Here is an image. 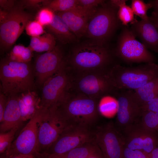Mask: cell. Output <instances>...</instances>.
<instances>
[{
    "label": "cell",
    "instance_id": "26",
    "mask_svg": "<svg viewBox=\"0 0 158 158\" xmlns=\"http://www.w3.org/2000/svg\"><path fill=\"white\" fill-rule=\"evenodd\" d=\"M43 7L48 8L55 13L67 11L78 6V0H44Z\"/></svg>",
    "mask_w": 158,
    "mask_h": 158
},
{
    "label": "cell",
    "instance_id": "8",
    "mask_svg": "<svg viewBox=\"0 0 158 158\" xmlns=\"http://www.w3.org/2000/svg\"><path fill=\"white\" fill-rule=\"evenodd\" d=\"M32 18V15L18 4L9 12L6 19L0 24L1 52L10 49Z\"/></svg>",
    "mask_w": 158,
    "mask_h": 158
},
{
    "label": "cell",
    "instance_id": "11",
    "mask_svg": "<svg viewBox=\"0 0 158 158\" xmlns=\"http://www.w3.org/2000/svg\"><path fill=\"white\" fill-rule=\"evenodd\" d=\"M66 65L43 84L40 97L41 107L49 109L58 106L68 93L70 83Z\"/></svg>",
    "mask_w": 158,
    "mask_h": 158
},
{
    "label": "cell",
    "instance_id": "29",
    "mask_svg": "<svg viewBox=\"0 0 158 158\" xmlns=\"http://www.w3.org/2000/svg\"><path fill=\"white\" fill-rule=\"evenodd\" d=\"M130 7L134 14L139 16L141 19L145 20L149 18L147 15V11L149 9L152 8L150 3H146L142 0H132Z\"/></svg>",
    "mask_w": 158,
    "mask_h": 158
},
{
    "label": "cell",
    "instance_id": "7",
    "mask_svg": "<svg viewBox=\"0 0 158 158\" xmlns=\"http://www.w3.org/2000/svg\"><path fill=\"white\" fill-rule=\"evenodd\" d=\"M69 125L61 115L58 106L47 109L39 123L38 154L45 153Z\"/></svg>",
    "mask_w": 158,
    "mask_h": 158
},
{
    "label": "cell",
    "instance_id": "37",
    "mask_svg": "<svg viewBox=\"0 0 158 158\" xmlns=\"http://www.w3.org/2000/svg\"><path fill=\"white\" fill-rule=\"evenodd\" d=\"M15 1L13 0H0V9L9 11L15 6Z\"/></svg>",
    "mask_w": 158,
    "mask_h": 158
},
{
    "label": "cell",
    "instance_id": "43",
    "mask_svg": "<svg viewBox=\"0 0 158 158\" xmlns=\"http://www.w3.org/2000/svg\"><path fill=\"white\" fill-rule=\"evenodd\" d=\"M149 17L158 29V13H152L151 16Z\"/></svg>",
    "mask_w": 158,
    "mask_h": 158
},
{
    "label": "cell",
    "instance_id": "24",
    "mask_svg": "<svg viewBox=\"0 0 158 158\" xmlns=\"http://www.w3.org/2000/svg\"><path fill=\"white\" fill-rule=\"evenodd\" d=\"M56 40L54 36L48 32L39 36L31 37L28 47L33 51H49L56 47Z\"/></svg>",
    "mask_w": 158,
    "mask_h": 158
},
{
    "label": "cell",
    "instance_id": "21",
    "mask_svg": "<svg viewBox=\"0 0 158 158\" xmlns=\"http://www.w3.org/2000/svg\"><path fill=\"white\" fill-rule=\"evenodd\" d=\"M46 27L48 32L52 34L62 44L74 42L77 41L75 35L61 18L56 13L52 22Z\"/></svg>",
    "mask_w": 158,
    "mask_h": 158
},
{
    "label": "cell",
    "instance_id": "6",
    "mask_svg": "<svg viewBox=\"0 0 158 158\" xmlns=\"http://www.w3.org/2000/svg\"><path fill=\"white\" fill-rule=\"evenodd\" d=\"M119 60L126 63L154 62V56L142 43L137 40L130 28L125 26L122 29L114 50Z\"/></svg>",
    "mask_w": 158,
    "mask_h": 158
},
{
    "label": "cell",
    "instance_id": "28",
    "mask_svg": "<svg viewBox=\"0 0 158 158\" xmlns=\"http://www.w3.org/2000/svg\"><path fill=\"white\" fill-rule=\"evenodd\" d=\"M134 13L131 7L126 3L121 5L118 8L117 16L118 19L122 25L127 26L129 23L131 24L135 19Z\"/></svg>",
    "mask_w": 158,
    "mask_h": 158
},
{
    "label": "cell",
    "instance_id": "13",
    "mask_svg": "<svg viewBox=\"0 0 158 158\" xmlns=\"http://www.w3.org/2000/svg\"><path fill=\"white\" fill-rule=\"evenodd\" d=\"M94 138V131L90 128L71 125L60 134L44 153L49 155L62 154L90 141Z\"/></svg>",
    "mask_w": 158,
    "mask_h": 158
},
{
    "label": "cell",
    "instance_id": "32",
    "mask_svg": "<svg viewBox=\"0 0 158 158\" xmlns=\"http://www.w3.org/2000/svg\"><path fill=\"white\" fill-rule=\"evenodd\" d=\"M25 30L27 34L31 37L39 36L45 33L44 26L36 20L30 21Z\"/></svg>",
    "mask_w": 158,
    "mask_h": 158
},
{
    "label": "cell",
    "instance_id": "10",
    "mask_svg": "<svg viewBox=\"0 0 158 158\" xmlns=\"http://www.w3.org/2000/svg\"><path fill=\"white\" fill-rule=\"evenodd\" d=\"M77 82L80 93L97 99L110 94L115 95L119 90L113 85L107 72L102 70L81 72Z\"/></svg>",
    "mask_w": 158,
    "mask_h": 158
},
{
    "label": "cell",
    "instance_id": "30",
    "mask_svg": "<svg viewBox=\"0 0 158 158\" xmlns=\"http://www.w3.org/2000/svg\"><path fill=\"white\" fill-rule=\"evenodd\" d=\"M19 127H15L10 130L0 133V153H4L12 144L16 133Z\"/></svg>",
    "mask_w": 158,
    "mask_h": 158
},
{
    "label": "cell",
    "instance_id": "23",
    "mask_svg": "<svg viewBox=\"0 0 158 158\" xmlns=\"http://www.w3.org/2000/svg\"><path fill=\"white\" fill-rule=\"evenodd\" d=\"M135 98L141 107L158 96V78L134 90Z\"/></svg>",
    "mask_w": 158,
    "mask_h": 158
},
{
    "label": "cell",
    "instance_id": "38",
    "mask_svg": "<svg viewBox=\"0 0 158 158\" xmlns=\"http://www.w3.org/2000/svg\"><path fill=\"white\" fill-rule=\"evenodd\" d=\"M147 154L142 151L133 150L130 158H147Z\"/></svg>",
    "mask_w": 158,
    "mask_h": 158
},
{
    "label": "cell",
    "instance_id": "33",
    "mask_svg": "<svg viewBox=\"0 0 158 158\" xmlns=\"http://www.w3.org/2000/svg\"><path fill=\"white\" fill-rule=\"evenodd\" d=\"M105 2L103 0H78V6L86 9H93Z\"/></svg>",
    "mask_w": 158,
    "mask_h": 158
},
{
    "label": "cell",
    "instance_id": "19",
    "mask_svg": "<svg viewBox=\"0 0 158 158\" xmlns=\"http://www.w3.org/2000/svg\"><path fill=\"white\" fill-rule=\"evenodd\" d=\"M18 94L7 95V104L0 123V133L8 131L15 127L20 128L23 122L18 105Z\"/></svg>",
    "mask_w": 158,
    "mask_h": 158
},
{
    "label": "cell",
    "instance_id": "17",
    "mask_svg": "<svg viewBox=\"0 0 158 158\" xmlns=\"http://www.w3.org/2000/svg\"><path fill=\"white\" fill-rule=\"evenodd\" d=\"M97 8L88 10L77 6L67 11L55 13L61 18L79 38L85 35L89 21Z\"/></svg>",
    "mask_w": 158,
    "mask_h": 158
},
{
    "label": "cell",
    "instance_id": "34",
    "mask_svg": "<svg viewBox=\"0 0 158 158\" xmlns=\"http://www.w3.org/2000/svg\"><path fill=\"white\" fill-rule=\"evenodd\" d=\"M44 0H21L18 4L24 9H37L43 7L42 3Z\"/></svg>",
    "mask_w": 158,
    "mask_h": 158
},
{
    "label": "cell",
    "instance_id": "3",
    "mask_svg": "<svg viewBox=\"0 0 158 158\" xmlns=\"http://www.w3.org/2000/svg\"><path fill=\"white\" fill-rule=\"evenodd\" d=\"M58 107L61 115L70 125H79L90 128L98 117L97 99L81 93L72 96L68 93Z\"/></svg>",
    "mask_w": 158,
    "mask_h": 158
},
{
    "label": "cell",
    "instance_id": "1",
    "mask_svg": "<svg viewBox=\"0 0 158 158\" xmlns=\"http://www.w3.org/2000/svg\"><path fill=\"white\" fill-rule=\"evenodd\" d=\"M114 57H117L114 51H111L105 45L89 41L75 47L69 60L71 65L81 73L95 70L107 72L118 64L113 63Z\"/></svg>",
    "mask_w": 158,
    "mask_h": 158
},
{
    "label": "cell",
    "instance_id": "16",
    "mask_svg": "<svg viewBox=\"0 0 158 158\" xmlns=\"http://www.w3.org/2000/svg\"><path fill=\"white\" fill-rule=\"evenodd\" d=\"M125 146L133 150L150 153L158 145V134L140 125L134 124L123 130Z\"/></svg>",
    "mask_w": 158,
    "mask_h": 158
},
{
    "label": "cell",
    "instance_id": "39",
    "mask_svg": "<svg viewBox=\"0 0 158 158\" xmlns=\"http://www.w3.org/2000/svg\"><path fill=\"white\" fill-rule=\"evenodd\" d=\"M87 158H104L100 150L97 146L95 150L90 154Z\"/></svg>",
    "mask_w": 158,
    "mask_h": 158
},
{
    "label": "cell",
    "instance_id": "25",
    "mask_svg": "<svg viewBox=\"0 0 158 158\" xmlns=\"http://www.w3.org/2000/svg\"><path fill=\"white\" fill-rule=\"evenodd\" d=\"M33 52L28 46L26 47L22 45H16L11 49L6 57L14 61L30 62L33 56Z\"/></svg>",
    "mask_w": 158,
    "mask_h": 158
},
{
    "label": "cell",
    "instance_id": "45",
    "mask_svg": "<svg viewBox=\"0 0 158 158\" xmlns=\"http://www.w3.org/2000/svg\"><path fill=\"white\" fill-rule=\"evenodd\" d=\"M0 158H8L7 156H6L4 153L2 154L0 156Z\"/></svg>",
    "mask_w": 158,
    "mask_h": 158
},
{
    "label": "cell",
    "instance_id": "20",
    "mask_svg": "<svg viewBox=\"0 0 158 158\" xmlns=\"http://www.w3.org/2000/svg\"><path fill=\"white\" fill-rule=\"evenodd\" d=\"M18 103L23 122L31 119L40 108L41 98L35 90L18 94Z\"/></svg>",
    "mask_w": 158,
    "mask_h": 158
},
{
    "label": "cell",
    "instance_id": "42",
    "mask_svg": "<svg viewBox=\"0 0 158 158\" xmlns=\"http://www.w3.org/2000/svg\"><path fill=\"white\" fill-rule=\"evenodd\" d=\"M9 12L0 8V24L6 19Z\"/></svg>",
    "mask_w": 158,
    "mask_h": 158
},
{
    "label": "cell",
    "instance_id": "36",
    "mask_svg": "<svg viewBox=\"0 0 158 158\" xmlns=\"http://www.w3.org/2000/svg\"><path fill=\"white\" fill-rule=\"evenodd\" d=\"M8 96L0 91V122L3 119L4 111L7 104Z\"/></svg>",
    "mask_w": 158,
    "mask_h": 158
},
{
    "label": "cell",
    "instance_id": "46",
    "mask_svg": "<svg viewBox=\"0 0 158 158\" xmlns=\"http://www.w3.org/2000/svg\"><path fill=\"white\" fill-rule=\"evenodd\" d=\"M147 158H148V157H147Z\"/></svg>",
    "mask_w": 158,
    "mask_h": 158
},
{
    "label": "cell",
    "instance_id": "9",
    "mask_svg": "<svg viewBox=\"0 0 158 158\" xmlns=\"http://www.w3.org/2000/svg\"><path fill=\"white\" fill-rule=\"evenodd\" d=\"M47 109L40 107L38 110L4 153L6 155L21 154L37 156L39 123Z\"/></svg>",
    "mask_w": 158,
    "mask_h": 158
},
{
    "label": "cell",
    "instance_id": "41",
    "mask_svg": "<svg viewBox=\"0 0 158 158\" xmlns=\"http://www.w3.org/2000/svg\"><path fill=\"white\" fill-rule=\"evenodd\" d=\"M148 3H150L153 9L152 13H158V0H150Z\"/></svg>",
    "mask_w": 158,
    "mask_h": 158
},
{
    "label": "cell",
    "instance_id": "15",
    "mask_svg": "<svg viewBox=\"0 0 158 158\" xmlns=\"http://www.w3.org/2000/svg\"><path fill=\"white\" fill-rule=\"evenodd\" d=\"M65 64L62 50L58 46L52 51L38 56L33 65L35 85L42 87L48 78Z\"/></svg>",
    "mask_w": 158,
    "mask_h": 158
},
{
    "label": "cell",
    "instance_id": "5",
    "mask_svg": "<svg viewBox=\"0 0 158 158\" xmlns=\"http://www.w3.org/2000/svg\"><path fill=\"white\" fill-rule=\"evenodd\" d=\"M101 6L97 8L89 20L85 35L90 39V41L105 46L122 24L117 17L118 8L110 2H104Z\"/></svg>",
    "mask_w": 158,
    "mask_h": 158
},
{
    "label": "cell",
    "instance_id": "22",
    "mask_svg": "<svg viewBox=\"0 0 158 158\" xmlns=\"http://www.w3.org/2000/svg\"><path fill=\"white\" fill-rule=\"evenodd\" d=\"M97 146L94 139L65 153L59 155L42 153L37 158H87Z\"/></svg>",
    "mask_w": 158,
    "mask_h": 158
},
{
    "label": "cell",
    "instance_id": "27",
    "mask_svg": "<svg viewBox=\"0 0 158 158\" xmlns=\"http://www.w3.org/2000/svg\"><path fill=\"white\" fill-rule=\"evenodd\" d=\"M140 118L141 126L158 134V112L143 111Z\"/></svg>",
    "mask_w": 158,
    "mask_h": 158
},
{
    "label": "cell",
    "instance_id": "2",
    "mask_svg": "<svg viewBox=\"0 0 158 158\" xmlns=\"http://www.w3.org/2000/svg\"><path fill=\"white\" fill-rule=\"evenodd\" d=\"M0 91L6 95L34 90L35 77L30 62H19L6 57L0 61Z\"/></svg>",
    "mask_w": 158,
    "mask_h": 158
},
{
    "label": "cell",
    "instance_id": "4",
    "mask_svg": "<svg viewBox=\"0 0 158 158\" xmlns=\"http://www.w3.org/2000/svg\"><path fill=\"white\" fill-rule=\"evenodd\" d=\"M107 74L117 89L135 90L158 78V65L153 62L127 67L118 64L109 69Z\"/></svg>",
    "mask_w": 158,
    "mask_h": 158
},
{
    "label": "cell",
    "instance_id": "31",
    "mask_svg": "<svg viewBox=\"0 0 158 158\" xmlns=\"http://www.w3.org/2000/svg\"><path fill=\"white\" fill-rule=\"evenodd\" d=\"M55 13L50 9L42 7L37 14L36 20L43 26H47L53 21Z\"/></svg>",
    "mask_w": 158,
    "mask_h": 158
},
{
    "label": "cell",
    "instance_id": "12",
    "mask_svg": "<svg viewBox=\"0 0 158 158\" xmlns=\"http://www.w3.org/2000/svg\"><path fill=\"white\" fill-rule=\"evenodd\" d=\"M93 131L94 140L104 158H123L124 138L113 122L98 127Z\"/></svg>",
    "mask_w": 158,
    "mask_h": 158
},
{
    "label": "cell",
    "instance_id": "18",
    "mask_svg": "<svg viewBox=\"0 0 158 158\" xmlns=\"http://www.w3.org/2000/svg\"><path fill=\"white\" fill-rule=\"evenodd\" d=\"M130 30L148 49L158 53V29L149 17L147 19H135L131 24Z\"/></svg>",
    "mask_w": 158,
    "mask_h": 158
},
{
    "label": "cell",
    "instance_id": "40",
    "mask_svg": "<svg viewBox=\"0 0 158 158\" xmlns=\"http://www.w3.org/2000/svg\"><path fill=\"white\" fill-rule=\"evenodd\" d=\"M7 156L8 158H36V157L33 155H24L21 154H13Z\"/></svg>",
    "mask_w": 158,
    "mask_h": 158
},
{
    "label": "cell",
    "instance_id": "35",
    "mask_svg": "<svg viewBox=\"0 0 158 158\" xmlns=\"http://www.w3.org/2000/svg\"><path fill=\"white\" fill-rule=\"evenodd\" d=\"M142 111L158 112V96L141 107Z\"/></svg>",
    "mask_w": 158,
    "mask_h": 158
},
{
    "label": "cell",
    "instance_id": "44",
    "mask_svg": "<svg viewBox=\"0 0 158 158\" xmlns=\"http://www.w3.org/2000/svg\"><path fill=\"white\" fill-rule=\"evenodd\" d=\"M149 158H158V147L155 148L150 153L147 155Z\"/></svg>",
    "mask_w": 158,
    "mask_h": 158
},
{
    "label": "cell",
    "instance_id": "14",
    "mask_svg": "<svg viewBox=\"0 0 158 158\" xmlns=\"http://www.w3.org/2000/svg\"><path fill=\"white\" fill-rule=\"evenodd\" d=\"M115 95L117 103L116 124L124 130L140 119L142 109L135 98L134 90H119Z\"/></svg>",
    "mask_w": 158,
    "mask_h": 158
}]
</instances>
